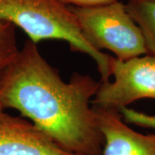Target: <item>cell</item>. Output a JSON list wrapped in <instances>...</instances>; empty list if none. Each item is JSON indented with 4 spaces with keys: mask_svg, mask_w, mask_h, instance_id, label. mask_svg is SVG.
I'll return each mask as SVG.
<instances>
[{
    "mask_svg": "<svg viewBox=\"0 0 155 155\" xmlns=\"http://www.w3.org/2000/svg\"><path fill=\"white\" fill-rule=\"evenodd\" d=\"M62 5L73 7H91L110 4L116 0H57Z\"/></svg>",
    "mask_w": 155,
    "mask_h": 155,
    "instance_id": "cell-10",
    "label": "cell"
},
{
    "mask_svg": "<svg viewBox=\"0 0 155 155\" xmlns=\"http://www.w3.org/2000/svg\"><path fill=\"white\" fill-rule=\"evenodd\" d=\"M111 77L101 83L92 100L94 108L120 110L135 101L155 99V57L151 54L121 61L110 55Z\"/></svg>",
    "mask_w": 155,
    "mask_h": 155,
    "instance_id": "cell-4",
    "label": "cell"
},
{
    "mask_svg": "<svg viewBox=\"0 0 155 155\" xmlns=\"http://www.w3.org/2000/svg\"><path fill=\"white\" fill-rule=\"evenodd\" d=\"M0 155H80L64 149L22 117L0 104Z\"/></svg>",
    "mask_w": 155,
    "mask_h": 155,
    "instance_id": "cell-5",
    "label": "cell"
},
{
    "mask_svg": "<svg viewBox=\"0 0 155 155\" xmlns=\"http://www.w3.org/2000/svg\"><path fill=\"white\" fill-rule=\"evenodd\" d=\"M100 84L79 72L64 81L28 39L0 84V104L18 111L64 149L103 155L104 139L92 106Z\"/></svg>",
    "mask_w": 155,
    "mask_h": 155,
    "instance_id": "cell-1",
    "label": "cell"
},
{
    "mask_svg": "<svg viewBox=\"0 0 155 155\" xmlns=\"http://www.w3.org/2000/svg\"><path fill=\"white\" fill-rule=\"evenodd\" d=\"M126 6L142 32L148 54L155 57V0H128Z\"/></svg>",
    "mask_w": 155,
    "mask_h": 155,
    "instance_id": "cell-7",
    "label": "cell"
},
{
    "mask_svg": "<svg viewBox=\"0 0 155 155\" xmlns=\"http://www.w3.org/2000/svg\"><path fill=\"white\" fill-rule=\"evenodd\" d=\"M19 51L16 27L9 22L0 21V84L17 59Z\"/></svg>",
    "mask_w": 155,
    "mask_h": 155,
    "instance_id": "cell-8",
    "label": "cell"
},
{
    "mask_svg": "<svg viewBox=\"0 0 155 155\" xmlns=\"http://www.w3.org/2000/svg\"><path fill=\"white\" fill-rule=\"evenodd\" d=\"M120 114L124 122L127 124H133L138 127L152 128L155 130V116L153 115H148L128 107L122 109Z\"/></svg>",
    "mask_w": 155,
    "mask_h": 155,
    "instance_id": "cell-9",
    "label": "cell"
},
{
    "mask_svg": "<svg viewBox=\"0 0 155 155\" xmlns=\"http://www.w3.org/2000/svg\"><path fill=\"white\" fill-rule=\"evenodd\" d=\"M69 7L84 38L94 49L110 51L121 61L148 54L142 32L126 5L116 0L102 5Z\"/></svg>",
    "mask_w": 155,
    "mask_h": 155,
    "instance_id": "cell-3",
    "label": "cell"
},
{
    "mask_svg": "<svg viewBox=\"0 0 155 155\" xmlns=\"http://www.w3.org/2000/svg\"><path fill=\"white\" fill-rule=\"evenodd\" d=\"M0 21L21 28L35 44L46 40L67 42L72 51L94 61L101 83L110 80V55L94 49L86 41L69 6L57 0H0Z\"/></svg>",
    "mask_w": 155,
    "mask_h": 155,
    "instance_id": "cell-2",
    "label": "cell"
},
{
    "mask_svg": "<svg viewBox=\"0 0 155 155\" xmlns=\"http://www.w3.org/2000/svg\"><path fill=\"white\" fill-rule=\"evenodd\" d=\"M94 109L104 139L103 155H155V131L140 133L124 122L120 112Z\"/></svg>",
    "mask_w": 155,
    "mask_h": 155,
    "instance_id": "cell-6",
    "label": "cell"
}]
</instances>
